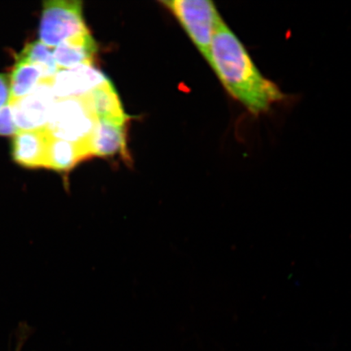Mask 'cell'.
Listing matches in <instances>:
<instances>
[{
  "instance_id": "cell-1",
  "label": "cell",
  "mask_w": 351,
  "mask_h": 351,
  "mask_svg": "<svg viewBox=\"0 0 351 351\" xmlns=\"http://www.w3.org/2000/svg\"><path fill=\"white\" fill-rule=\"evenodd\" d=\"M209 65L232 99L254 116L269 112L287 95L263 76L247 48L223 19L210 46Z\"/></svg>"
},
{
  "instance_id": "cell-2",
  "label": "cell",
  "mask_w": 351,
  "mask_h": 351,
  "mask_svg": "<svg viewBox=\"0 0 351 351\" xmlns=\"http://www.w3.org/2000/svg\"><path fill=\"white\" fill-rule=\"evenodd\" d=\"M173 13L209 63L210 46L222 17L210 0H165L160 2Z\"/></svg>"
},
{
  "instance_id": "cell-3",
  "label": "cell",
  "mask_w": 351,
  "mask_h": 351,
  "mask_svg": "<svg viewBox=\"0 0 351 351\" xmlns=\"http://www.w3.org/2000/svg\"><path fill=\"white\" fill-rule=\"evenodd\" d=\"M97 120L85 96L58 99L52 107L45 130L52 138L89 147Z\"/></svg>"
},
{
  "instance_id": "cell-4",
  "label": "cell",
  "mask_w": 351,
  "mask_h": 351,
  "mask_svg": "<svg viewBox=\"0 0 351 351\" xmlns=\"http://www.w3.org/2000/svg\"><path fill=\"white\" fill-rule=\"evenodd\" d=\"M81 1L57 0L43 3L39 38L48 47H56L69 39L89 33Z\"/></svg>"
},
{
  "instance_id": "cell-5",
  "label": "cell",
  "mask_w": 351,
  "mask_h": 351,
  "mask_svg": "<svg viewBox=\"0 0 351 351\" xmlns=\"http://www.w3.org/2000/svg\"><path fill=\"white\" fill-rule=\"evenodd\" d=\"M56 100L51 80H43L32 93L10 104L19 132L45 130Z\"/></svg>"
},
{
  "instance_id": "cell-6",
  "label": "cell",
  "mask_w": 351,
  "mask_h": 351,
  "mask_svg": "<svg viewBox=\"0 0 351 351\" xmlns=\"http://www.w3.org/2000/svg\"><path fill=\"white\" fill-rule=\"evenodd\" d=\"M109 80L93 64L59 69L51 79L52 90L57 100L82 97Z\"/></svg>"
},
{
  "instance_id": "cell-7",
  "label": "cell",
  "mask_w": 351,
  "mask_h": 351,
  "mask_svg": "<svg viewBox=\"0 0 351 351\" xmlns=\"http://www.w3.org/2000/svg\"><path fill=\"white\" fill-rule=\"evenodd\" d=\"M128 121L98 119L89 140L90 157H128L126 123Z\"/></svg>"
},
{
  "instance_id": "cell-8",
  "label": "cell",
  "mask_w": 351,
  "mask_h": 351,
  "mask_svg": "<svg viewBox=\"0 0 351 351\" xmlns=\"http://www.w3.org/2000/svg\"><path fill=\"white\" fill-rule=\"evenodd\" d=\"M50 135L45 130L22 131L12 140V156L15 163L27 169L45 168Z\"/></svg>"
},
{
  "instance_id": "cell-9",
  "label": "cell",
  "mask_w": 351,
  "mask_h": 351,
  "mask_svg": "<svg viewBox=\"0 0 351 351\" xmlns=\"http://www.w3.org/2000/svg\"><path fill=\"white\" fill-rule=\"evenodd\" d=\"M89 158L91 157L87 145L73 143L50 136L44 169L67 173Z\"/></svg>"
},
{
  "instance_id": "cell-10",
  "label": "cell",
  "mask_w": 351,
  "mask_h": 351,
  "mask_svg": "<svg viewBox=\"0 0 351 351\" xmlns=\"http://www.w3.org/2000/svg\"><path fill=\"white\" fill-rule=\"evenodd\" d=\"M97 52V43L89 32L60 44L53 56L58 68L64 69L93 64Z\"/></svg>"
},
{
  "instance_id": "cell-11",
  "label": "cell",
  "mask_w": 351,
  "mask_h": 351,
  "mask_svg": "<svg viewBox=\"0 0 351 351\" xmlns=\"http://www.w3.org/2000/svg\"><path fill=\"white\" fill-rule=\"evenodd\" d=\"M85 97L97 119L130 120L111 81L108 80L95 88Z\"/></svg>"
},
{
  "instance_id": "cell-12",
  "label": "cell",
  "mask_w": 351,
  "mask_h": 351,
  "mask_svg": "<svg viewBox=\"0 0 351 351\" xmlns=\"http://www.w3.org/2000/svg\"><path fill=\"white\" fill-rule=\"evenodd\" d=\"M43 81L41 70L36 66L16 58V63L10 75V104L32 93Z\"/></svg>"
},
{
  "instance_id": "cell-13",
  "label": "cell",
  "mask_w": 351,
  "mask_h": 351,
  "mask_svg": "<svg viewBox=\"0 0 351 351\" xmlns=\"http://www.w3.org/2000/svg\"><path fill=\"white\" fill-rule=\"evenodd\" d=\"M17 58L32 64L40 69L43 80H51L60 69L56 64L51 48L44 45L40 41L28 44Z\"/></svg>"
},
{
  "instance_id": "cell-14",
  "label": "cell",
  "mask_w": 351,
  "mask_h": 351,
  "mask_svg": "<svg viewBox=\"0 0 351 351\" xmlns=\"http://www.w3.org/2000/svg\"><path fill=\"white\" fill-rule=\"evenodd\" d=\"M14 119H13L11 105L8 104L0 110V136H14L19 134Z\"/></svg>"
},
{
  "instance_id": "cell-15",
  "label": "cell",
  "mask_w": 351,
  "mask_h": 351,
  "mask_svg": "<svg viewBox=\"0 0 351 351\" xmlns=\"http://www.w3.org/2000/svg\"><path fill=\"white\" fill-rule=\"evenodd\" d=\"M10 75L0 73V110L10 104Z\"/></svg>"
}]
</instances>
